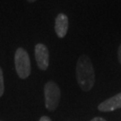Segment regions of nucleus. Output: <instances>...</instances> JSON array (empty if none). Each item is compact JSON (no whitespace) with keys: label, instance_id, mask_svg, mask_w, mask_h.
Returning <instances> with one entry per match:
<instances>
[{"label":"nucleus","instance_id":"nucleus-6","mask_svg":"<svg viewBox=\"0 0 121 121\" xmlns=\"http://www.w3.org/2000/svg\"><path fill=\"white\" fill-rule=\"evenodd\" d=\"M68 17L64 13H60L57 14L55 21V31L58 38H64L68 30Z\"/></svg>","mask_w":121,"mask_h":121},{"label":"nucleus","instance_id":"nucleus-11","mask_svg":"<svg viewBox=\"0 0 121 121\" xmlns=\"http://www.w3.org/2000/svg\"><path fill=\"white\" fill-rule=\"evenodd\" d=\"M35 1H36V0H28V2H30V3H33Z\"/></svg>","mask_w":121,"mask_h":121},{"label":"nucleus","instance_id":"nucleus-2","mask_svg":"<svg viewBox=\"0 0 121 121\" xmlns=\"http://www.w3.org/2000/svg\"><path fill=\"white\" fill-rule=\"evenodd\" d=\"M14 65L18 76L21 79L29 77L31 71L30 56L24 48H18L14 54Z\"/></svg>","mask_w":121,"mask_h":121},{"label":"nucleus","instance_id":"nucleus-5","mask_svg":"<svg viewBox=\"0 0 121 121\" xmlns=\"http://www.w3.org/2000/svg\"><path fill=\"white\" fill-rule=\"evenodd\" d=\"M121 108V92L109 99L102 101L98 106V109L101 112H110Z\"/></svg>","mask_w":121,"mask_h":121},{"label":"nucleus","instance_id":"nucleus-4","mask_svg":"<svg viewBox=\"0 0 121 121\" xmlns=\"http://www.w3.org/2000/svg\"><path fill=\"white\" fill-rule=\"evenodd\" d=\"M35 59L37 65L40 70L48 69L49 64V53L48 48L42 43H39L35 46Z\"/></svg>","mask_w":121,"mask_h":121},{"label":"nucleus","instance_id":"nucleus-10","mask_svg":"<svg viewBox=\"0 0 121 121\" xmlns=\"http://www.w3.org/2000/svg\"><path fill=\"white\" fill-rule=\"evenodd\" d=\"M91 121H107L106 119H104L103 117H96L94 118H92Z\"/></svg>","mask_w":121,"mask_h":121},{"label":"nucleus","instance_id":"nucleus-3","mask_svg":"<svg viewBox=\"0 0 121 121\" xmlns=\"http://www.w3.org/2000/svg\"><path fill=\"white\" fill-rule=\"evenodd\" d=\"M61 91L58 85L53 81H48L44 86L45 106L50 111H54L60 100Z\"/></svg>","mask_w":121,"mask_h":121},{"label":"nucleus","instance_id":"nucleus-1","mask_svg":"<svg viewBox=\"0 0 121 121\" xmlns=\"http://www.w3.org/2000/svg\"><path fill=\"white\" fill-rule=\"evenodd\" d=\"M76 79L83 91H89L95 83V73L91 60L87 55H81L76 63Z\"/></svg>","mask_w":121,"mask_h":121},{"label":"nucleus","instance_id":"nucleus-8","mask_svg":"<svg viewBox=\"0 0 121 121\" xmlns=\"http://www.w3.org/2000/svg\"><path fill=\"white\" fill-rule=\"evenodd\" d=\"M117 58H118V61L121 65V44L118 47V49H117Z\"/></svg>","mask_w":121,"mask_h":121},{"label":"nucleus","instance_id":"nucleus-9","mask_svg":"<svg viewBox=\"0 0 121 121\" xmlns=\"http://www.w3.org/2000/svg\"><path fill=\"white\" fill-rule=\"evenodd\" d=\"M39 121H52L50 119V117H47V116H42V117L39 118Z\"/></svg>","mask_w":121,"mask_h":121},{"label":"nucleus","instance_id":"nucleus-7","mask_svg":"<svg viewBox=\"0 0 121 121\" xmlns=\"http://www.w3.org/2000/svg\"><path fill=\"white\" fill-rule=\"evenodd\" d=\"M4 91V74L3 70L0 66V97H2Z\"/></svg>","mask_w":121,"mask_h":121}]
</instances>
